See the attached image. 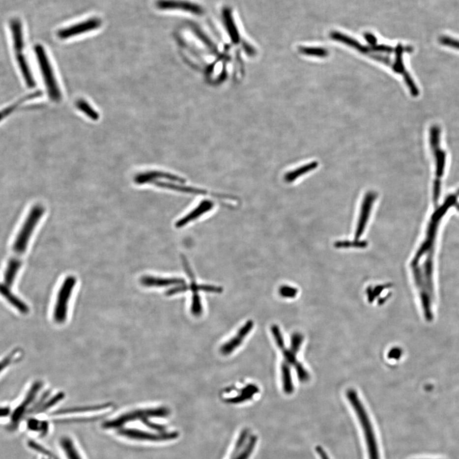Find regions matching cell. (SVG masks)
<instances>
[{
  "mask_svg": "<svg viewBox=\"0 0 459 459\" xmlns=\"http://www.w3.org/2000/svg\"><path fill=\"white\" fill-rule=\"evenodd\" d=\"M45 212L44 207L40 204L35 205L30 210L27 218L19 230L14 244L11 257L6 266L4 274V285L11 288L19 269L22 265L23 255L29 245L30 238L34 230Z\"/></svg>",
  "mask_w": 459,
  "mask_h": 459,
  "instance_id": "cell-1",
  "label": "cell"
},
{
  "mask_svg": "<svg viewBox=\"0 0 459 459\" xmlns=\"http://www.w3.org/2000/svg\"><path fill=\"white\" fill-rule=\"evenodd\" d=\"M346 396L347 400L353 407L363 431L369 459H380L376 434L365 407L360 400L359 397L355 390H347Z\"/></svg>",
  "mask_w": 459,
  "mask_h": 459,
  "instance_id": "cell-2",
  "label": "cell"
},
{
  "mask_svg": "<svg viewBox=\"0 0 459 459\" xmlns=\"http://www.w3.org/2000/svg\"><path fill=\"white\" fill-rule=\"evenodd\" d=\"M10 27L12 32L13 48L19 71L27 86L33 88L36 84L29 60L24 53L25 41L22 24L18 19H13L10 21Z\"/></svg>",
  "mask_w": 459,
  "mask_h": 459,
  "instance_id": "cell-3",
  "label": "cell"
},
{
  "mask_svg": "<svg viewBox=\"0 0 459 459\" xmlns=\"http://www.w3.org/2000/svg\"><path fill=\"white\" fill-rule=\"evenodd\" d=\"M35 53L49 98L54 102H59L62 98L61 91L48 55L42 45H36Z\"/></svg>",
  "mask_w": 459,
  "mask_h": 459,
  "instance_id": "cell-4",
  "label": "cell"
},
{
  "mask_svg": "<svg viewBox=\"0 0 459 459\" xmlns=\"http://www.w3.org/2000/svg\"><path fill=\"white\" fill-rule=\"evenodd\" d=\"M170 414V410L167 407L158 408L137 409L120 415L115 419L107 420L102 424L104 430H119L124 425L131 422L141 420L144 418L153 417H167Z\"/></svg>",
  "mask_w": 459,
  "mask_h": 459,
  "instance_id": "cell-5",
  "label": "cell"
},
{
  "mask_svg": "<svg viewBox=\"0 0 459 459\" xmlns=\"http://www.w3.org/2000/svg\"><path fill=\"white\" fill-rule=\"evenodd\" d=\"M76 282L75 276H68L60 287L53 314L54 319L57 323L65 322L67 318L68 303Z\"/></svg>",
  "mask_w": 459,
  "mask_h": 459,
  "instance_id": "cell-6",
  "label": "cell"
},
{
  "mask_svg": "<svg viewBox=\"0 0 459 459\" xmlns=\"http://www.w3.org/2000/svg\"><path fill=\"white\" fill-rule=\"evenodd\" d=\"M118 434L134 440L152 442L174 440L179 436V433L176 431L153 433L132 428L119 429L118 430Z\"/></svg>",
  "mask_w": 459,
  "mask_h": 459,
  "instance_id": "cell-7",
  "label": "cell"
},
{
  "mask_svg": "<svg viewBox=\"0 0 459 459\" xmlns=\"http://www.w3.org/2000/svg\"><path fill=\"white\" fill-rule=\"evenodd\" d=\"M101 25H102V21L99 18H89L83 22L59 30L57 32V36L61 40L69 39L75 36L97 29L101 27Z\"/></svg>",
  "mask_w": 459,
  "mask_h": 459,
  "instance_id": "cell-8",
  "label": "cell"
},
{
  "mask_svg": "<svg viewBox=\"0 0 459 459\" xmlns=\"http://www.w3.org/2000/svg\"><path fill=\"white\" fill-rule=\"evenodd\" d=\"M413 51V48L411 47H404L402 45L399 44L395 49V53H396V60L394 63L393 70L395 72L398 73L402 75L404 79L407 87H409V91L411 95L414 97H417L419 95V90L417 88L415 83L411 78L410 75L405 69L404 64L402 61V55L404 52L411 53Z\"/></svg>",
  "mask_w": 459,
  "mask_h": 459,
  "instance_id": "cell-9",
  "label": "cell"
},
{
  "mask_svg": "<svg viewBox=\"0 0 459 459\" xmlns=\"http://www.w3.org/2000/svg\"><path fill=\"white\" fill-rule=\"evenodd\" d=\"M441 129L438 126L433 125L430 130L431 149L436 158V175L437 179L443 176L446 163V153L440 147Z\"/></svg>",
  "mask_w": 459,
  "mask_h": 459,
  "instance_id": "cell-10",
  "label": "cell"
},
{
  "mask_svg": "<svg viewBox=\"0 0 459 459\" xmlns=\"http://www.w3.org/2000/svg\"><path fill=\"white\" fill-rule=\"evenodd\" d=\"M156 6L162 10H181L197 15H201L203 12L201 6L192 2L182 0H159L156 2Z\"/></svg>",
  "mask_w": 459,
  "mask_h": 459,
  "instance_id": "cell-11",
  "label": "cell"
},
{
  "mask_svg": "<svg viewBox=\"0 0 459 459\" xmlns=\"http://www.w3.org/2000/svg\"><path fill=\"white\" fill-rule=\"evenodd\" d=\"M42 386V383L40 382V381H37V382L34 383L33 385L31 386V387L30 388L25 400H23L20 405H19V406L15 409V410L13 411L12 413L11 422L13 425L18 424L19 421L22 419L23 416L27 413L28 408H29V407L31 405V403L33 402L36 395H37L38 392H39L40 389H41Z\"/></svg>",
  "mask_w": 459,
  "mask_h": 459,
  "instance_id": "cell-12",
  "label": "cell"
},
{
  "mask_svg": "<svg viewBox=\"0 0 459 459\" xmlns=\"http://www.w3.org/2000/svg\"><path fill=\"white\" fill-rule=\"evenodd\" d=\"M376 194L374 192H369L364 197L363 203L362 204L361 211H360L359 222L355 232V239L359 240L363 234L364 230L366 229L367 223L370 218L373 203L376 199Z\"/></svg>",
  "mask_w": 459,
  "mask_h": 459,
  "instance_id": "cell-13",
  "label": "cell"
},
{
  "mask_svg": "<svg viewBox=\"0 0 459 459\" xmlns=\"http://www.w3.org/2000/svg\"><path fill=\"white\" fill-rule=\"evenodd\" d=\"M214 206L213 201H211L205 200L201 201L192 211H190L185 216L178 220L176 224H175V227L177 229H180L186 226V225L201 217L203 214L211 211Z\"/></svg>",
  "mask_w": 459,
  "mask_h": 459,
  "instance_id": "cell-14",
  "label": "cell"
},
{
  "mask_svg": "<svg viewBox=\"0 0 459 459\" xmlns=\"http://www.w3.org/2000/svg\"><path fill=\"white\" fill-rule=\"evenodd\" d=\"M253 325H254V323L252 320L248 321L239 330L237 335L231 339L229 342L223 345L222 348H221V352L225 355H229V354L232 353L233 350H235L239 345H241L246 337L252 331Z\"/></svg>",
  "mask_w": 459,
  "mask_h": 459,
  "instance_id": "cell-15",
  "label": "cell"
},
{
  "mask_svg": "<svg viewBox=\"0 0 459 459\" xmlns=\"http://www.w3.org/2000/svg\"><path fill=\"white\" fill-rule=\"evenodd\" d=\"M158 179H167L170 180L172 182H177V183H183L184 180L172 174H169L167 173L160 172L151 171L146 172L139 173L135 176L134 181L137 184H145L148 183H153V182L158 181Z\"/></svg>",
  "mask_w": 459,
  "mask_h": 459,
  "instance_id": "cell-16",
  "label": "cell"
},
{
  "mask_svg": "<svg viewBox=\"0 0 459 459\" xmlns=\"http://www.w3.org/2000/svg\"><path fill=\"white\" fill-rule=\"evenodd\" d=\"M140 282L142 285L145 287H166L171 285H184L185 282L183 279L177 278H160L151 276H143Z\"/></svg>",
  "mask_w": 459,
  "mask_h": 459,
  "instance_id": "cell-17",
  "label": "cell"
},
{
  "mask_svg": "<svg viewBox=\"0 0 459 459\" xmlns=\"http://www.w3.org/2000/svg\"><path fill=\"white\" fill-rule=\"evenodd\" d=\"M438 222L439 221L432 219L430 227H429L428 236H427L426 241L424 242V244H422L419 250L418 251L417 254H416L415 258L413 259V264H417L420 258L423 256L425 253L429 252V251L430 250V249L433 248V244H434L435 237H436Z\"/></svg>",
  "mask_w": 459,
  "mask_h": 459,
  "instance_id": "cell-18",
  "label": "cell"
},
{
  "mask_svg": "<svg viewBox=\"0 0 459 459\" xmlns=\"http://www.w3.org/2000/svg\"><path fill=\"white\" fill-rule=\"evenodd\" d=\"M330 38H332V39L336 40V41L338 42H342L343 44L353 47V48L355 49L356 50L359 51V52L364 54V55L369 56L371 53H373L370 47L362 46V45L360 44L357 40H354L353 38H351L348 36L345 35L344 34L340 33V32H332V33H330Z\"/></svg>",
  "mask_w": 459,
  "mask_h": 459,
  "instance_id": "cell-19",
  "label": "cell"
},
{
  "mask_svg": "<svg viewBox=\"0 0 459 459\" xmlns=\"http://www.w3.org/2000/svg\"><path fill=\"white\" fill-rule=\"evenodd\" d=\"M152 184H154V185L157 186L158 187L169 189V190L177 191V192H179L186 193V194L197 195H211L209 194V192H207V191L201 190V189L190 187V186H183L181 185V184H177L175 183L173 184L171 183H167V182L158 181H154V183Z\"/></svg>",
  "mask_w": 459,
  "mask_h": 459,
  "instance_id": "cell-20",
  "label": "cell"
},
{
  "mask_svg": "<svg viewBox=\"0 0 459 459\" xmlns=\"http://www.w3.org/2000/svg\"><path fill=\"white\" fill-rule=\"evenodd\" d=\"M111 404H103L98 405H92V406L69 407V408H64L58 409L55 411L51 415H63L67 414L81 413L87 412H94L106 409L111 407Z\"/></svg>",
  "mask_w": 459,
  "mask_h": 459,
  "instance_id": "cell-21",
  "label": "cell"
},
{
  "mask_svg": "<svg viewBox=\"0 0 459 459\" xmlns=\"http://www.w3.org/2000/svg\"><path fill=\"white\" fill-rule=\"evenodd\" d=\"M0 289H1V295L19 312L23 313V314H27L29 312V307L25 302L19 299L17 296L12 292L9 287H6L5 285L2 284Z\"/></svg>",
  "mask_w": 459,
  "mask_h": 459,
  "instance_id": "cell-22",
  "label": "cell"
},
{
  "mask_svg": "<svg viewBox=\"0 0 459 459\" xmlns=\"http://www.w3.org/2000/svg\"><path fill=\"white\" fill-rule=\"evenodd\" d=\"M59 444L66 459H83L75 445L74 441L70 437H62L59 439Z\"/></svg>",
  "mask_w": 459,
  "mask_h": 459,
  "instance_id": "cell-23",
  "label": "cell"
},
{
  "mask_svg": "<svg viewBox=\"0 0 459 459\" xmlns=\"http://www.w3.org/2000/svg\"><path fill=\"white\" fill-rule=\"evenodd\" d=\"M282 376L283 390L287 394H291L294 390L289 365L285 361L282 364Z\"/></svg>",
  "mask_w": 459,
  "mask_h": 459,
  "instance_id": "cell-24",
  "label": "cell"
},
{
  "mask_svg": "<svg viewBox=\"0 0 459 459\" xmlns=\"http://www.w3.org/2000/svg\"><path fill=\"white\" fill-rule=\"evenodd\" d=\"M318 166V162H314L310 163V164L308 165H304V166L300 167V168L296 169V170L289 172L287 173V174L285 175V181L287 182V183H291V182L294 181L295 180L297 179V178L302 176V175L305 174V173L309 172L315 170Z\"/></svg>",
  "mask_w": 459,
  "mask_h": 459,
  "instance_id": "cell-25",
  "label": "cell"
},
{
  "mask_svg": "<svg viewBox=\"0 0 459 459\" xmlns=\"http://www.w3.org/2000/svg\"><path fill=\"white\" fill-rule=\"evenodd\" d=\"M76 107L80 112L82 113L86 116L92 120V121H98L100 118L99 114L96 111L91 104L86 100L84 99H79L76 102Z\"/></svg>",
  "mask_w": 459,
  "mask_h": 459,
  "instance_id": "cell-26",
  "label": "cell"
},
{
  "mask_svg": "<svg viewBox=\"0 0 459 459\" xmlns=\"http://www.w3.org/2000/svg\"><path fill=\"white\" fill-rule=\"evenodd\" d=\"M258 387L254 385H250L242 390L241 395L235 397V398L229 399V400H227V402H230L231 404H238V403L244 402V401L252 399V397L255 394L258 393Z\"/></svg>",
  "mask_w": 459,
  "mask_h": 459,
  "instance_id": "cell-27",
  "label": "cell"
},
{
  "mask_svg": "<svg viewBox=\"0 0 459 459\" xmlns=\"http://www.w3.org/2000/svg\"><path fill=\"white\" fill-rule=\"evenodd\" d=\"M28 430L40 433L42 436H46L49 430V423L45 420L31 418L27 422Z\"/></svg>",
  "mask_w": 459,
  "mask_h": 459,
  "instance_id": "cell-28",
  "label": "cell"
},
{
  "mask_svg": "<svg viewBox=\"0 0 459 459\" xmlns=\"http://www.w3.org/2000/svg\"><path fill=\"white\" fill-rule=\"evenodd\" d=\"M257 441H258V437L257 436L255 435L251 436L243 450L231 459H249L254 451L255 448L256 447Z\"/></svg>",
  "mask_w": 459,
  "mask_h": 459,
  "instance_id": "cell-29",
  "label": "cell"
},
{
  "mask_svg": "<svg viewBox=\"0 0 459 459\" xmlns=\"http://www.w3.org/2000/svg\"><path fill=\"white\" fill-rule=\"evenodd\" d=\"M250 437V431L247 429H244V430L241 431L239 437H238L237 441H236L234 448H233V451L231 452L230 459L234 458L243 450V448L245 447L246 444H247Z\"/></svg>",
  "mask_w": 459,
  "mask_h": 459,
  "instance_id": "cell-30",
  "label": "cell"
},
{
  "mask_svg": "<svg viewBox=\"0 0 459 459\" xmlns=\"http://www.w3.org/2000/svg\"><path fill=\"white\" fill-rule=\"evenodd\" d=\"M28 447H29L30 449L33 450L37 453L42 454V456H44L45 458L49 459H59L58 457L56 456V455L53 453L52 452L50 451L44 447V446L40 445V443H38V442L33 440H29L28 442Z\"/></svg>",
  "mask_w": 459,
  "mask_h": 459,
  "instance_id": "cell-31",
  "label": "cell"
},
{
  "mask_svg": "<svg viewBox=\"0 0 459 459\" xmlns=\"http://www.w3.org/2000/svg\"><path fill=\"white\" fill-rule=\"evenodd\" d=\"M224 18L225 24H226L227 30H228L229 33L230 34L231 38H232L233 40H235V42H237L238 40H239L237 29H236L234 22H233L232 18H231L230 13L228 10H225V11H224Z\"/></svg>",
  "mask_w": 459,
  "mask_h": 459,
  "instance_id": "cell-32",
  "label": "cell"
},
{
  "mask_svg": "<svg viewBox=\"0 0 459 459\" xmlns=\"http://www.w3.org/2000/svg\"><path fill=\"white\" fill-rule=\"evenodd\" d=\"M299 51L302 55L307 56H314L316 57H325L329 55L327 50L319 47H300Z\"/></svg>",
  "mask_w": 459,
  "mask_h": 459,
  "instance_id": "cell-33",
  "label": "cell"
},
{
  "mask_svg": "<svg viewBox=\"0 0 459 459\" xmlns=\"http://www.w3.org/2000/svg\"><path fill=\"white\" fill-rule=\"evenodd\" d=\"M64 398H65V394H64L63 392H59V393L53 396L52 398L49 399V400L46 401L35 413L38 414L46 412V411L49 410L51 407L55 406V405H57L60 401L63 400Z\"/></svg>",
  "mask_w": 459,
  "mask_h": 459,
  "instance_id": "cell-34",
  "label": "cell"
},
{
  "mask_svg": "<svg viewBox=\"0 0 459 459\" xmlns=\"http://www.w3.org/2000/svg\"><path fill=\"white\" fill-rule=\"evenodd\" d=\"M457 197L456 195H451L446 200L445 203L437 210L434 215L432 216L433 220L439 221L441 220L445 214L448 211V209L456 203Z\"/></svg>",
  "mask_w": 459,
  "mask_h": 459,
  "instance_id": "cell-35",
  "label": "cell"
},
{
  "mask_svg": "<svg viewBox=\"0 0 459 459\" xmlns=\"http://www.w3.org/2000/svg\"><path fill=\"white\" fill-rule=\"evenodd\" d=\"M40 93H35L33 94H29V96H25V98H21V99L18 101V102L15 103V104H12L11 106L7 107L5 111H3L1 113V118L3 119L5 117H7L8 115H10V113H12L15 109L18 108L19 106L22 104L25 101L29 100L36 97V96H40Z\"/></svg>",
  "mask_w": 459,
  "mask_h": 459,
  "instance_id": "cell-36",
  "label": "cell"
},
{
  "mask_svg": "<svg viewBox=\"0 0 459 459\" xmlns=\"http://www.w3.org/2000/svg\"><path fill=\"white\" fill-rule=\"evenodd\" d=\"M368 242L366 241H360L359 240H355L354 241H339L335 243V246L338 248H366L368 246Z\"/></svg>",
  "mask_w": 459,
  "mask_h": 459,
  "instance_id": "cell-37",
  "label": "cell"
},
{
  "mask_svg": "<svg viewBox=\"0 0 459 459\" xmlns=\"http://www.w3.org/2000/svg\"><path fill=\"white\" fill-rule=\"evenodd\" d=\"M271 331L272 336L274 337V340H275L277 346L281 349V350H283L285 348H286L285 346L284 339H283V336L282 334V332L279 328L278 326L277 325H273L271 327Z\"/></svg>",
  "mask_w": 459,
  "mask_h": 459,
  "instance_id": "cell-38",
  "label": "cell"
},
{
  "mask_svg": "<svg viewBox=\"0 0 459 459\" xmlns=\"http://www.w3.org/2000/svg\"><path fill=\"white\" fill-rule=\"evenodd\" d=\"M192 308L191 311L193 315L195 316H199L202 313V306H201V300L200 296L198 292H193Z\"/></svg>",
  "mask_w": 459,
  "mask_h": 459,
  "instance_id": "cell-39",
  "label": "cell"
},
{
  "mask_svg": "<svg viewBox=\"0 0 459 459\" xmlns=\"http://www.w3.org/2000/svg\"><path fill=\"white\" fill-rule=\"evenodd\" d=\"M304 337L300 333H294L291 336L290 343V350L293 353L297 354L300 346L303 342Z\"/></svg>",
  "mask_w": 459,
  "mask_h": 459,
  "instance_id": "cell-40",
  "label": "cell"
},
{
  "mask_svg": "<svg viewBox=\"0 0 459 459\" xmlns=\"http://www.w3.org/2000/svg\"><path fill=\"white\" fill-rule=\"evenodd\" d=\"M279 293L283 297L292 299V298H294L297 296L298 289L293 288V287L284 285V286L280 287V288L279 289Z\"/></svg>",
  "mask_w": 459,
  "mask_h": 459,
  "instance_id": "cell-41",
  "label": "cell"
},
{
  "mask_svg": "<svg viewBox=\"0 0 459 459\" xmlns=\"http://www.w3.org/2000/svg\"><path fill=\"white\" fill-rule=\"evenodd\" d=\"M295 370L297 371L298 377L302 382H306L310 378V374L304 368V367L300 362H298L294 366Z\"/></svg>",
  "mask_w": 459,
  "mask_h": 459,
  "instance_id": "cell-42",
  "label": "cell"
},
{
  "mask_svg": "<svg viewBox=\"0 0 459 459\" xmlns=\"http://www.w3.org/2000/svg\"><path fill=\"white\" fill-rule=\"evenodd\" d=\"M283 357H284L285 362L288 364L289 365L294 366L297 363L298 360L296 356L297 354L293 353L289 349L285 348L282 350Z\"/></svg>",
  "mask_w": 459,
  "mask_h": 459,
  "instance_id": "cell-43",
  "label": "cell"
},
{
  "mask_svg": "<svg viewBox=\"0 0 459 459\" xmlns=\"http://www.w3.org/2000/svg\"><path fill=\"white\" fill-rule=\"evenodd\" d=\"M141 422L147 428L155 431L156 432H164L166 431V428L164 426L154 423V422L150 421L149 418H144V419L142 420Z\"/></svg>",
  "mask_w": 459,
  "mask_h": 459,
  "instance_id": "cell-44",
  "label": "cell"
},
{
  "mask_svg": "<svg viewBox=\"0 0 459 459\" xmlns=\"http://www.w3.org/2000/svg\"><path fill=\"white\" fill-rule=\"evenodd\" d=\"M439 42L443 46L452 47L459 50V40L448 36H441L439 38Z\"/></svg>",
  "mask_w": 459,
  "mask_h": 459,
  "instance_id": "cell-45",
  "label": "cell"
},
{
  "mask_svg": "<svg viewBox=\"0 0 459 459\" xmlns=\"http://www.w3.org/2000/svg\"><path fill=\"white\" fill-rule=\"evenodd\" d=\"M49 394H50L49 392H46L45 393L43 394L41 398L36 401L35 404L31 407V408L29 409V413H35L36 411L39 409V407L46 402L47 399L48 398Z\"/></svg>",
  "mask_w": 459,
  "mask_h": 459,
  "instance_id": "cell-46",
  "label": "cell"
},
{
  "mask_svg": "<svg viewBox=\"0 0 459 459\" xmlns=\"http://www.w3.org/2000/svg\"><path fill=\"white\" fill-rule=\"evenodd\" d=\"M373 52H380L385 53H392L395 51V49L389 46L385 45H375L371 47Z\"/></svg>",
  "mask_w": 459,
  "mask_h": 459,
  "instance_id": "cell-47",
  "label": "cell"
},
{
  "mask_svg": "<svg viewBox=\"0 0 459 459\" xmlns=\"http://www.w3.org/2000/svg\"><path fill=\"white\" fill-rule=\"evenodd\" d=\"M440 190H441V181L440 179H436V181L434 182V201L435 202H437L438 201L439 197V195H440Z\"/></svg>",
  "mask_w": 459,
  "mask_h": 459,
  "instance_id": "cell-48",
  "label": "cell"
},
{
  "mask_svg": "<svg viewBox=\"0 0 459 459\" xmlns=\"http://www.w3.org/2000/svg\"><path fill=\"white\" fill-rule=\"evenodd\" d=\"M316 451L319 459H330L329 454L325 451V450L321 446H318L316 448Z\"/></svg>",
  "mask_w": 459,
  "mask_h": 459,
  "instance_id": "cell-49",
  "label": "cell"
},
{
  "mask_svg": "<svg viewBox=\"0 0 459 459\" xmlns=\"http://www.w3.org/2000/svg\"><path fill=\"white\" fill-rule=\"evenodd\" d=\"M364 37H365L366 40L368 42L369 44H370L371 46H375V45H376V38L375 37V36L373 35V34L369 33H366L365 35H364Z\"/></svg>",
  "mask_w": 459,
  "mask_h": 459,
  "instance_id": "cell-50",
  "label": "cell"
},
{
  "mask_svg": "<svg viewBox=\"0 0 459 459\" xmlns=\"http://www.w3.org/2000/svg\"><path fill=\"white\" fill-rule=\"evenodd\" d=\"M11 414V411L9 407H3L1 409V417L5 418L7 417L8 416H9Z\"/></svg>",
  "mask_w": 459,
  "mask_h": 459,
  "instance_id": "cell-51",
  "label": "cell"
},
{
  "mask_svg": "<svg viewBox=\"0 0 459 459\" xmlns=\"http://www.w3.org/2000/svg\"><path fill=\"white\" fill-rule=\"evenodd\" d=\"M457 208H458V209L459 211V204L457 205Z\"/></svg>",
  "mask_w": 459,
  "mask_h": 459,
  "instance_id": "cell-52",
  "label": "cell"
},
{
  "mask_svg": "<svg viewBox=\"0 0 459 459\" xmlns=\"http://www.w3.org/2000/svg\"><path fill=\"white\" fill-rule=\"evenodd\" d=\"M42 459H47V458H43Z\"/></svg>",
  "mask_w": 459,
  "mask_h": 459,
  "instance_id": "cell-53",
  "label": "cell"
},
{
  "mask_svg": "<svg viewBox=\"0 0 459 459\" xmlns=\"http://www.w3.org/2000/svg\"><path fill=\"white\" fill-rule=\"evenodd\" d=\"M458 194L459 195V192H458Z\"/></svg>",
  "mask_w": 459,
  "mask_h": 459,
  "instance_id": "cell-54",
  "label": "cell"
}]
</instances>
